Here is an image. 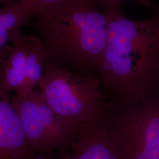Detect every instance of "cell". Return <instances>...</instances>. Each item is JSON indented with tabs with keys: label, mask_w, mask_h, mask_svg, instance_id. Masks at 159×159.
Masks as SVG:
<instances>
[{
	"label": "cell",
	"mask_w": 159,
	"mask_h": 159,
	"mask_svg": "<svg viewBox=\"0 0 159 159\" xmlns=\"http://www.w3.org/2000/svg\"><path fill=\"white\" fill-rule=\"evenodd\" d=\"M108 37L97 74L104 92L131 104L159 90V12L136 20L109 12Z\"/></svg>",
	"instance_id": "obj_1"
},
{
	"label": "cell",
	"mask_w": 159,
	"mask_h": 159,
	"mask_svg": "<svg viewBox=\"0 0 159 159\" xmlns=\"http://www.w3.org/2000/svg\"><path fill=\"white\" fill-rule=\"evenodd\" d=\"M35 17L47 63L97 74L108 41L109 12L93 0H64Z\"/></svg>",
	"instance_id": "obj_2"
},
{
	"label": "cell",
	"mask_w": 159,
	"mask_h": 159,
	"mask_svg": "<svg viewBox=\"0 0 159 159\" xmlns=\"http://www.w3.org/2000/svg\"><path fill=\"white\" fill-rule=\"evenodd\" d=\"M37 87L74 135L84 126L107 117L110 102L104 99L102 81L95 73L73 71L47 63Z\"/></svg>",
	"instance_id": "obj_3"
},
{
	"label": "cell",
	"mask_w": 159,
	"mask_h": 159,
	"mask_svg": "<svg viewBox=\"0 0 159 159\" xmlns=\"http://www.w3.org/2000/svg\"><path fill=\"white\" fill-rule=\"evenodd\" d=\"M107 116L120 159H159V90L134 103L111 101Z\"/></svg>",
	"instance_id": "obj_4"
},
{
	"label": "cell",
	"mask_w": 159,
	"mask_h": 159,
	"mask_svg": "<svg viewBox=\"0 0 159 159\" xmlns=\"http://www.w3.org/2000/svg\"><path fill=\"white\" fill-rule=\"evenodd\" d=\"M12 102L23 125L29 146L44 156L68 148L73 134L52 111L40 91L14 95Z\"/></svg>",
	"instance_id": "obj_5"
},
{
	"label": "cell",
	"mask_w": 159,
	"mask_h": 159,
	"mask_svg": "<svg viewBox=\"0 0 159 159\" xmlns=\"http://www.w3.org/2000/svg\"><path fill=\"white\" fill-rule=\"evenodd\" d=\"M42 159H120L107 117L84 126L68 148Z\"/></svg>",
	"instance_id": "obj_6"
},
{
	"label": "cell",
	"mask_w": 159,
	"mask_h": 159,
	"mask_svg": "<svg viewBox=\"0 0 159 159\" xmlns=\"http://www.w3.org/2000/svg\"><path fill=\"white\" fill-rule=\"evenodd\" d=\"M29 146L12 96L0 86V159H41Z\"/></svg>",
	"instance_id": "obj_7"
},
{
	"label": "cell",
	"mask_w": 159,
	"mask_h": 159,
	"mask_svg": "<svg viewBox=\"0 0 159 159\" xmlns=\"http://www.w3.org/2000/svg\"><path fill=\"white\" fill-rule=\"evenodd\" d=\"M29 37L20 30L13 32L10 39L11 51L0 63V86L10 93L15 91L17 96H24L35 90L27 79Z\"/></svg>",
	"instance_id": "obj_8"
},
{
	"label": "cell",
	"mask_w": 159,
	"mask_h": 159,
	"mask_svg": "<svg viewBox=\"0 0 159 159\" xmlns=\"http://www.w3.org/2000/svg\"><path fill=\"white\" fill-rule=\"evenodd\" d=\"M36 14L29 6L21 4L0 6V63L4 61L11 51L10 42L13 32L20 30Z\"/></svg>",
	"instance_id": "obj_9"
},
{
	"label": "cell",
	"mask_w": 159,
	"mask_h": 159,
	"mask_svg": "<svg viewBox=\"0 0 159 159\" xmlns=\"http://www.w3.org/2000/svg\"><path fill=\"white\" fill-rule=\"evenodd\" d=\"M125 1H133L141 4L152 10L154 13L159 12V7L152 0H98L97 4L104 10L108 12H116L121 11L120 4Z\"/></svg>",
	"instance_id": "obj_10"
},
{
	"label": "cell",
	"mask_w": 159,
	"mask_h": 159,
	"mask_svg": "<svg viewBox=\"0 0 159 159\" xmlns=\"http://www.w3.org/2000/svg\"><path fill=\"white\" fill-rule=\"evenodd\" d=\"M64 0H27L28 6L35 12L36 16L40 12L56 6Z\"/></svg>",
	"instance_id": "obj_11"
},
{
	"label": "cell",
	"mask_w": 159,
	"mask_h": 159,
	"mask_svg": "<svg viewBox=\"0 0 159 159\" xmlns=\"http://www.w3.org/2000/svg\"><path fill=\"white\" fill-rule=\"evenodd\" d=\"M27 0H0V6L11 4H21L23 3L28 6Z\"/></svg>",
	"instance_id": "obj_12"
},
{
	"label": "cell",
	"mask_w": 159,
	"mask_h": 159,
	"mask_svg": "<svg viewBox=\"0 0 159 159\" xmlns=\"http://www.w3.org/2000/svg\"><path fill=\"white\" fill-rule=\"evenodd\" d=\"M93 1H94V2H96V3H97V2H98V0H93Z\"/></svg>",
	"instance_id": "obj_13"
},
{
	"label": "cell",
	"mask_w": 159,
	"mask_h": 159,
	"mask_svg": "<svg viewBox=\"0 0 159 159\" xmlns=\"http://www.w3.org/2000/svg\"><path fill=\"white\" fill-rule=\"evenodd\" d=\"M158 7H159V6H158Z\"/></svg>",
	"instance_id": "obj_14"
}]
</instances>
